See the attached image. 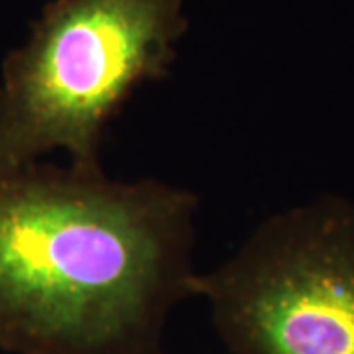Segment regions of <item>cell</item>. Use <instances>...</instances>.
<instances>
[{"instance_id":"cell-1","label":"cell","mask_w":354,"mask_h":354,"mask_svg":"<svg viewBox=\"0 0 354 354\" xmlns=\"http://www.w3.org/2000/svg\"><path fill=\"white\" fill-rule=\"evenodd\" d=\"M199 197L102 167L0 169V348L160 354L195 297Z\"/></svg>"},{"instance_id":"cell-2","label":"cell","mask_w":354,"mask_h":354,"mask_svg":"<svg viewBox=\"0 0 354 354\" xmlns=\"http://www.w3.org/2000/svg\"><path fill=\"white\" fill-rule=\"evenodd\" d=\"M185 30L181 0H55L0 75V169L64 152L102 167L128 99L164 79Z\"/></svg>"},{"instance_id":"cell-3","label":"cell","mask_w":354,"mask_h":354,"mask_svg":"<svg viewBox=\"0 0 354 354\" xmlns=\"http://www.w3.org/2000/svg\"><path fill=\"white\" fill-rule=\"evenodd\" d=\"M195 297L228 354H354V205L337 195L266 216Z\"/></svg>"}]
</instances>
